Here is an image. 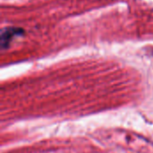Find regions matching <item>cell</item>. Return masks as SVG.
<instances>
[{"instance_id": "1", "label": "cell", "mask_w": 153, "mask_h": 153, "mask_svg": "<svg viewBox=\"0 0 153 153\" xmlns=\"http://www.w3.org/2000/svg\"><path fill=\"white\" fill-rule=\"evenodd\" d=\"M23 32L22 29L19 28H13V27H9L5 28L4 30H2L1 33V46L2 48H6L8 47L11 39L14 36H21V34Z\"/></svg>"}]
</instances>
